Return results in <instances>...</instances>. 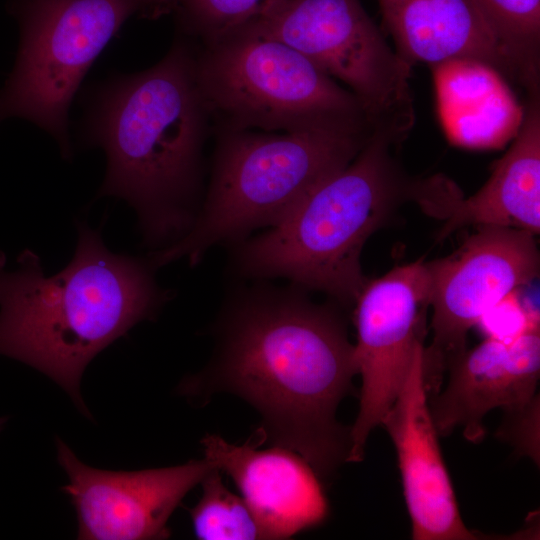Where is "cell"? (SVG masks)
<instances>
[{"label":"cell","mask_w":540,"mask_h":540,"mask_svg":"<svg viewBox=\"0 0 540 540\" xmlns=\"http://www.w3.org/2000/svg\"><path fill=\"white\" fill-rule=\"evenodd\" d=\"M376 128L369 118L294 132L216 129L211 179L186 234L149 257L157 269L197 264L212 246L273 226L325 179L346 167Z\"/></svg>","instance_id":"obj_5"},{"label":"cell","mask_w":540,"mask_h":540,"mask_svg":"<svg viewBox=\"0 0 540 540\" xmlns=\"http://www.w3.org/2000/svg\"><path fill=\"white\" fill-rule=\"evenodd\" d=\"M476 326L486 338L510 342L526 332L539 330V312L524 302L516 289L489 308Z\"/></svg>","instance_id":"obj_20"},{"label":"cell","mask_w":540,"mask_h":540,"mask_svg":"<svg viewBox=\"0 0 540 540\" xmlns=\"http://www.w3.org/2000/svg\"><path fill=\"white\" fill-rule=\"evenodd\" d=\"M382 30L412 67L469 62L518 86L516 73L486 20L471 0H377Z\"/></svg>","instance_id":"obj_16"},{"label":"cell","mask_w":540,"mask_h":540,"mask_svg":"<svg viewBox=\"0 0 540 540\" xmlns=\"http://www.w3.org/2000/svg\"><path fill=\"white\" fill-rule=\"evenodd\" d=\"M534 234L516 228L482 226L451 255L426 263L433 339L423 349L429 397L440 391L448 366L466 350L468 331L510 292L538 276Z\"/></svg>","instance_id":"obj_9"},{"label":"cell","mask_w":540,"mask_h":540,"mask_svg":"<svg viewBox=\"0 0 540 540\" xmlns=\"http://www.w3.org/2000/svg\"><path fill=\"white\" fill-rule=\"evenodd\" d=\"M276 0H161L162 12H175L182 30L215 41L261 16Z\"/></svg>","instance_id":"obj_19"},{"label":"cell","mask_w":540,"mask_h":540,"mask_svg":"<svg viewBox=\"0 0 540 540\" xmlns=\"http://www.w3.org/2000/svg\"><path fill=\"white\" fill-rule=\"evenodd\" d=\"M58 460L78 518V538L164 539L167 522L185 495L214 466L205 458L141 471H106L82 463L62 441Z\"/></svg>","instance_id":"obj_11"},{"label":"cell","mask_w":540,"mask_h":540,"mask_svg":"<svg viewBox=\"0 0 540 540\" xmlns=\"http://www.w3.org/2000/svg\"><path fill=\"white\" fill-rule=\"evenodd\" d=\"M411 200L444 221L436 239L470 225L540 230V96L527 98L510 148L494 165L486 183L463 197L448 177L414 180Z\"/></svg>","instance_id":"obj_12"},{"label":"cell","mask_w":540,"mask_h":540,"mask_svg":"<svg viewBox=\"0 0 540 540\" xmlns=\"http://www.w3.org/2000/svg\"><path fill=\"white\" fill-rule=\"evenodd\" d=\"M509 59L527 97L540 95V0H471Z\"/></svg>","instance_id":"obj_17"},{"label":"cell","mask_w":540,"mask_h":540,"mask_svg":"<svg viewBox=\"0 0 540 540\" xmlns=\"http://www.w3.org/2000/svg\"><path fill=\"white\" fill-rule=\"evenodd\" d=\"M243 445L207 434L201 444L204 458L236 484L252 512L262 539H289L323 523L329 505L321 479L295 451L265 442L256 433Z\"/></svg>","instance_id":"obj_14"},{"label":"cell","mask_w":540,"mask_h":540,"mask_svg":"<svg viewBox=\"0 0 540 540\" xmlns=\"http://www.w3.org/2000/svg\"><path fill=\"white\" fill-rule=\"evenodd\" d=\"M244 26L287 44L344 83L376 129L400 141L408 136L415 123L412 66L361 0H276Z\"/></svg>","instance_id":"obj_8"},{"label":"cell","mask_w":540,"mask_h":540,"mask_svg":"<svg viewBox=\"0 0 540 540\" xmlns=\"http://www.w3.org/2000/svg\"><path fill=\"white\" fill-rule=\"evenodd\" d=\"M211 124L196 48L182 39L156 65L109 85L90 116L86 140L107 156L100 195L126 200L159 249L182 238L198 213Z\"/></svg>","instance_id":"obj_2"},{"label":"cell","mask_w":540,"mask_h":540,"mask_svg":"<svg viewBox=\"0 0 540 540\" xmlns=\"http://www.w3.org/2000/svg\"><path fill=\"white\" fill-rule=\"evenodd\" d=\"M393 135L377 130L359 154L263 234L243 242L244 275L286 278L294 286L355 303L368 279L361 253L368 238L411 200L413 179L393 155Z\"/></svg>","instance_id":"obj_4"},{"label":"cell","mask_w":540,"mask_h":540,"mask_svg":"<svg viewBox=\"0 0 540 540\" xmlns=\"http://www.w3.org/2000/svg\"><path fill=\"white\" fill-rule=\"evenodd\" d=\"M499 434L515 445L522 454L539 463V400L538 395L526 406L506 412Z\"/></svg>","instance_id":"obj_21"},{"label":"cell","mask_w":540,"mask_h":540,"mask_svg":"<svg viewBox=\"0 0 540 540\" xmlns=\"http://www.w3.org/2000/svg\"><path fill=\"white\" fill-rule=\"evenodd\" d=\"M202 495L190 509L193 531L200 540L262 539L258 524L242 497L231 492L214 467L201 480Z\"/></svg>","instance_id":"obj_18"},{"label":"cell","mask_w":540,"mask_h":540,"mask_svg":"<svg viewBox=\"0 0 540 540\" xmlns=\"http://www.w3.org/2000/svg\"><path fill=\"white\" fill-rule=\"evenodd\" d=\"M72 260L46 276L30 250L6 271L0 252V354L43 372L83 407L88 363L166 301L148 260L110 251L100 232L77 224Z\"/></svg>","instance_id":"obj_3"},{"label":"cell","mask_w":540,"mask_h":540,"mask_svg":"<svg viewBox=\"0 0 540 540\" xmlns=\"http://www.w3.org/2000/svg\"><path fill=\"white\" fill-rule=\"evenodd\" d=\"M196 72L216 129L294 132L369 118L307 57L245 26L201 44Z\"/></svg>","instance_id":"obj_6"},{"label":"cell","mask_w":540,"mask_h":540,"mask_svg":"<svg viewBox=\"0 0 540 540\" xmlns=\"http://www.w3.org/2000/svg\"><path fill=\"white\" fill-rule=\"evenodd\" d=\"M216 336L212 360L181 392L237 395L259 413L265 441L301 455L322 482L332 477L350 447L336 411L357 374L341 316L300 287L250 291L223 311Z\"/></svg>","instance_id":"obj_1"},{"label":"cell","mask_w":540,"mask_h":540,"mask_svg":"<svg viewBox=\"0 0 540 540\" xmlns=\"http://www.w3.org/2000/svg\"><path fill=\"white\" fill-rule=\"evenodd\" d=\"M158 16V0H18L21 40L0 93V122L23 117L70 157L67 116L83 76L131 15Z\"/></svg>","instance_id":"obj_7"},{"label":"cell","mask_w":540,"mask_h":540,"mask_svg":"<svg viewBox=\"0 0 540 540\" xmlns=\"http://www.w3.org/2000/svg\"><path fill=\"white\" fill-rule=\"evenodd\" d=\"M429 293L427 266L418 260L368 280L354 303L353 360L362 386L346 463L363 460L371 431L381 425L403 386L423 343Z\"/></svg>","instance_id":"obj_10"},{"label":"cell","mask_w":540,"mask_h":540,"mask_svg":"<svg viewBox=\"0 0 540 540\" xmlns=\"http://www.w3.org/2000/svg\"><path fill=\"white\" fill-rule=\"evenodd\" d=\"M420 344L403 386L383 418L398 459L415 540H475L461 517L445 465L423 374Z\"/></svg>","instance_id":"obj_13"},{"label":"cell","mask_w":540,"mask_h":540,"mask_svg":"<svg viewBox=\"0 0 540 540\" xmlns=\"http://www.w3.org/2000/svg\"><path fill=\"white\" fill-rule=\"evenodd\" d=\"M446 387L429 398L439 435L461 428L463 436L478 443L485 436L488 412L520 409L537 395L540 375L539 330L510 342L486 338L450 363Z\"/></svg>","instance_id":"obj_15"}]
</instances>
